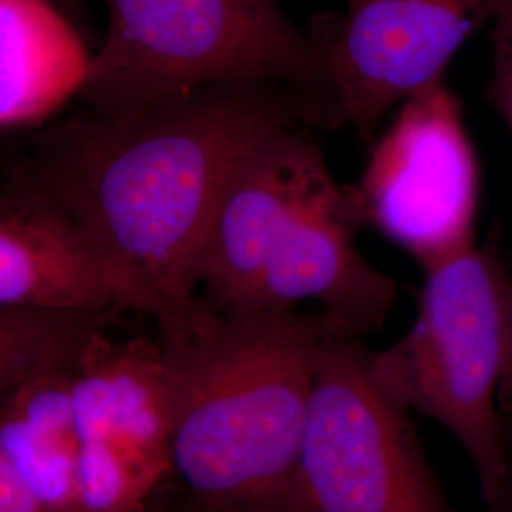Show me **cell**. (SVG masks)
I'll use <instances>...</instances> for the list:
<instances>
[{"label":"cell","mask_w":512,"mask_h":512,"mask_svg":"<svg viewBox=\"0 0 512 512\" xmlns=\"http://www.w3.org/2000/svg\"><path fill=\"white\" fill-rule=\"evenodd\" d=\"M334 129L274 82L202 86L38 128L12 167L61 203L128 285L135 311L173 329L200 308L202 255L243 156L277 129Z\"/></svg>","instance_id":"6da1fadb"},{"label":"cell","mask_w":512,"mask_h":512,"mask_svg":"<svg viewBox=\"0 0 512 512\" xmlns=\"http://www.w3.org/2000/svg\"><path fill=\"white\" fill-rule=\"evenodd\" d=\"M327 323L323 315H222L200 300L158 330L171 376L173 512H285Z\"/></svg>","instance_id":"7a4b0ae2"},{"label":"cell","mask_w":512,"mask_h":512,"mask_svg":"<svg viewBox=\"0 0 512 512\" xmlns=\"http://www.w3.org/2000/svg\"><path fill=\"white\" fill-rule=\"evenodd\" d=\"M308 126L251 148L220 196L202 255V302L222 315L315 302L332 332L363 340L384 327L397 283L355 247L359 224Z\"/></svg>","instance_id":"3957f363"},{"label":"cell","mask_w":512,"mask_h":512,"mask_svg":"<svg viewBox=\"0 0 512 512\" xmlns=\"http://www.w3.org/2000/svg\"><path fill=\"white\" fill-rule=\"evenodd\" d=\"M107 33L78 93L84 109H129L202 86L274 82L344 128L325 55L281 0H107Z\"/></svg>","instance_id":"277c9868"},{"label":"cell","mask_w":512,"mask_h":512,"mask_svg":"<svg viewBox=\"0 0 512 512\" xmlns=\"http://www.w3.org/2000/svg\"><path fill=\"white\" fill-rule=\"evenodd\" d=\"M372 370L399 403L456 437L492 501L507 473L503 414H512V270L499 234L425 272L414 325L372 353Z\"/></svg>","instance_id":"5b68a950"},{"label":"cell","mask_w":512,"mask_h":512,"mask_svg":"<svg viewBox=\"0 0 512 512\" xmlns=\"http://www.w3.org/2000/svg\"><path fill=\"white\" fill-rule=\"evenodd\" d=\"M285 512H458L363 340L323 336Z\"/></svg>","instance_id":"8992f818"},{"label":"cell","mask_w":512,"mask_h":512,"mask_svg":"<svg viewBox=\"0 0 512 512\" xmlns=\"http://www.w3.org/2000/svg\"><path fill=\"white\" fill-rule=\"evenodd\" d=\"M346 188L359 228L399 245L423 272L476 245L480 167L454 92L442 82L404 101Z\"/></svg>","instance_id":"52a82bcc"},{"label":"cell","mask_w":512,"mask_h":512,"mask_svg":"<svg viewBox=\"0 0 512 512\" xmlns=\"http://www.w3.org/2000/svg\"><path fill=\"white\" fill-rule=\"evenodd\" d=\"M80 512H156L171 482V376L160 338L95 336L73 384Z\"/></svg>","instance_id":"ba28073f"},{"label":"cell","mask_w":512,"mask_h":512,"mask_svg":"<svg viewBox=\"0 0 512 512\" xmlns=\"http://www.w3.org/2000/svg\"><path fill=\"white\" fill-rule=\"evenodd\" d=\"M512 0H346L311 37L325 55L342 124L366 145L397 103L444 82L461 46L492 27Z\"/></svg>","instance_id":"9c48e42d"},{"label":"cell","mask_w":512,"mask_h":512,"mask_svg":"<svg viewBox=\"0 0 512 512\" xmlns=\"http://www.w3.org/2000/svg\"><path fill=\"white\" fill-rule=\"evenodd\" d=\"M0 306L135 311L128 285L95 241L14 167L0 194Z\"/></svg>","instance_id":"30bf717a"},{"label":"cell","mask_w":512,"mask_h":512,"mask_svg":"<svg viewBox=\"0 0 512 512\" xmlns=\"http://www.w3.org/2000/svg\"><path fill=\"white\" fill-rule=\"evenodd\" d=\"M88 38L50 0H0V126L38 129L82 90Z\"/></svg>","instance_id":"8fae6325"},{"label":"cell","mask_w":512,"mask_h":512,"mask_svg":"<svg viewBox=\"0 0 512 512\" xmlns=\"http://www.w3.org/2000/svg\"><path fill=\"white\" fill-rule=\"evenodd\" d=\"M74 378H42L4 391L0 408V461L59 512H80Z\"/></svg>","instance_id":"7c38bea8"},{"label":"cell","mask_w":512,"mask_h":512,"mask_svg":"<svg viewBox=\"0 0 512 512\" xmlns=\"http://www.w3.org/2000/svg\"><path fill=\"white\" fill-rule=\"evenodd\" d=\"M120 310L0 306V393L42 378L76 376L93 340Z\"/></svg>","instance_id":"4fadbf2b"},{"label":"cell","mask_w":512,"mask_h":512,"mask_svg":"<svg viewBox=\"0 0 512 512\" xmlns=\"http://www.w3.org/2000/svg\"><path fill=\"white\" fill-rule=\"evenodd\" d=\"M486 99L512 135V2L492 25V76Z\"/></svg>","instance_id":"5bb4252c"},{"label":"cell","mask_w":512,"mask_h":512,"mask_svg":"<svg viewBox=\"0 0 512 512\" xmlns=\"http://www.w3.org/2000/svg\"><path fill=\"white\" fill-rule=\"evenodd\" d=\"M0 512H59L40 501L16 471L0 461Z\"/></svg>","instance_id":"9a60e30c"},{"label":"cell","mask_w":512,"mask_h":512,"mask_svg":"<svg viewBox=\"0 0 512 512\" xmlns=\"http://www.w3.org/2000/svg\"><path fill=\"white\" fill-rule=\"evenodd\" d=\"M505 416V446H507V473L503 478L501 490L492 501L484 503V512H512V414Z\"/></svg>","instance_id":"2e32d148"},{"label":"cell","mask_w":512,"mask_h":512,"mask_svg":"<svg viewBox=\"0 0 512 512\" xmlns=\"http://www.w3.org/2000/svg\"><path fill=\"white\" fill-rule=\"evenodd\" d=\"M57 6L86 37L90 29V16H88V0H50Z\"/></svg>","instance_id":"e0dca14e"}]
</instances>
